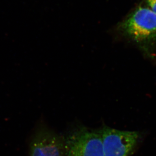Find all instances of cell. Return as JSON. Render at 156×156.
<instances>
[{
  "label": "cell",
  "instance_id": "1",
  "mask_svg": "<svg viewBox=\"0 0 156 156\" xmlns=\"http://www.w3.org/2000/svg\"><path fill=\"white\" fill-rule=\"evenodd\" d=\"M118 28L125 36L140 44L156 40V13L140 5L120 23Z\"/></svg>",
  "mask_w": 156,
  "mask_h": 156
},
{
  "label": "cell",
  "instance_id": "4",
  "mask_svg": "<svg viewBox=\"0 0 156 156\" xmlns=\"http://www.w3.org/2000/svg\"><path fill=\"white\" fill-rule=\"evenodd\" d=\"M28 156H67L64 137L44 122L37 124L30 140Z\"/></svg>",
  "mask_w": 156,
  "mask_h": 156
},
{
  "label": "cell",
  "instance_id": "2",
  "mask_svg": "<svg viewBox=\"0 0 156 156\" xmlns=\"http://www.w3.org/2000/svg\"><path fill=\"white\" fill-rule=\"evenodd\" d=\"M64 139L67 156H104L100 128L94 129L77 124Z\"/></svg>",
  "mask_w": 156,
  "mask_h": 156
},
{
  "label": "cell",
  "instance_id": "5",
  "mask_svg": "<svg viewBox=\"0 0 156 156\" xmlns=\"http://www.w3.org/2000/svg\"><path fill=\"white\" fill-rule=\"evenodd\" d=\"M144 4L156 13V0H144Z\"/></svg>",
  "mask_w": 156,
  "mask_h": 156
},
{
  "label": "cell",
  "instance_id": "3",
  "mask_svg": "<svg viewBox=\"0 0 156 156\" xmlns=\"http://www.w3.org/2000/svg\"><path fill=\"white\" fill-rule=\"evenodd\" d=\"M104 156H130L143 140V133L120 130L103 125L100 128Z\"/></svg>",
  "mask_w": 156,
  "mask_h": 156
}]
</instances>
